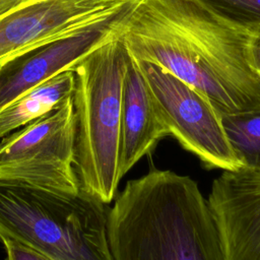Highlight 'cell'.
I'll return each instance as SVG.
<instances>
[{"instance_id":"obj_17","label":"cell","mask_w":260,"mask_h":260,"mask_svg":"<svg viewBox=\"0 0 260 260\" xmlns=\"http://www.w3.org/2000/svg\"><path fill=\"white\" fill-rule=\"evenodd\" d=\"M5 260H11V259H10V258H9V257H8V256H6V258H5Z\"/></svg>"},{"instance_id":"obj_9","label":"cell","mask_w":260,"mask_h":260,"mask_svg":"<svg viewBox=\"0 0 260 260\" xmlns=\"http://www.w3.org/2000/svg\"><path fill=\"white\" fill-rule=\"evenodd\" d=\"M207 203L222 260H260V170L222 171Z\"/></svg>"},{"instance_id":"obj_16","label":"cell","mask_w":260,"mask_h":260,"mask_svg":"<svg viewBox=\"0 0 260 260\" xmlns=\"http://www.w3.org/2000/svg\"><path fill=\"white\" fill-rule=\"evenodd\" d=\"M31 2L30 0H0V17L9 13L10 11Z\"/></svg>"},{"instance_id":"obj_15","label":"cell","mask_w":260,"mask_h":260,"mask_svg":"<svg viewBox=\"0 0 260 260\" xmlns=\"http://www.w3.org/2000/svg\"><path fill=\"white\" fill-rule=\"evenodd\" d=\"M251 52L254 61L255 68L260 76V25L253 27L252 41H251Z\"/></svg>"},{"instance_id":"obj_13","label":"cell","mask_w":260,"mask_h":260,"mask_svg":"<svg viewBox=\"0 0 260 260\" xmlns=\"http://www.w3.org/2000/svg\"><path fill=\"white\" fill-rule=\"evenodd\" d=\"M229 18L248 27L260 25V0H204Z\"/></svg>"},{"instance_id":"obj_12","label":"cell","mask_w":260,"mask_h":260,"mask_svg":"<svg viewBox=\"0 0 260 260\" xmlns=\"http://www.w3.org/2000/svg\"><path fill=\"white\" fill-rule=\"evenodd\" d=\"M221 123L244 168L260 170V111L224 115Z\"/></svg>"},{"instance_id":"obj_14","label":"cell","mask_w":260,"mask_h":260,"mask_svg":"<svg viewBox=\"0 0 260 260\" xmlns=\"http://www.w3.org/2000/svg\"><path fill=\"white\" fill-rule=\"evenodd\" d=\"M6 253L11 260H53L49 256L14 240H2Z\"/></svg>"},{"instance_id":"obj_11","label":"cell","mask_w":260,"mask_h":260,"mask_svg":"<svg viewBox=\"0 0 260 260\" xmlns=\"http://www.w3.org/2000/svg\"><path fill=\"white\" fill-rule=\"evenodd\" d=\"M75 73L65 70L0 109V139L60 106L73 95Z\"/></svg>"},{"instance_id":"obj_5","label":"cell","mask_w":260,"mask_h":260,"mask_svg":"<svg viewBox=\"0 0 260 260\" xmlns=\"http://www.w3.org/2000/svg\"><path fill=\"white\" fill-rule=\"evenodd\" d=\"M75 135V111L70 96L51 112L1 138L0 182L78 193Z\"/></svg>"},{"instance_id":"obj_3","label":"cell","mask_w":260,"mask_h":260,"mask_svg":"<svg viewBox=\"0 0 260 260\" xmlns=\"http://www.w3.org/2000/svg\"><path fill=\"white\" fill-rule=\"evenodd\" d=\"M129 53L119 35L73 67L76 119L74 170L80 189L109 204L120 175V133L124 78Z\"/></svg>"},{"instance_id":"obj_10","label":"cell","mask_w":260,"mask_h":260,"mask_svg":"<svg viewBox=\"0 0 260 260\" xmlns=\"http://www.w3.org/2000/svg\"><path fill=\"white\" fill-rule=\"evenodd\" d=\"M171 135L160 108L136 60L129 54L123 84L120 175L123 178L157 143Z\"/></svg>"},{"instance_id":"obj_2","label":"cell","mask_w":260,"mask_h":260,"mask_svg":"<svg viewBox=\"0 0 260 260\" xmlns=\"http://www.w3.org/2000/svg\"><path fill=\"white\" fill-rule=\"evenodd\" d=\"M113 260H222L217 230L197 182L150 168L109 207Z\"/></svg>"},{"instance_id":"obj_7","label":"cell","mask_w":260,"mask_h":260,"mask_svg":"<svg viewBox=\"0 0 260 260\" xmlns=\"http://www.w3.org/2000/svg\"><path fill=\"white\" fill-rule=\"evenodd\" d=\"M139 2L127 1L108 15L2 64L0 109L47 79L72 70L89 52L119 35L125 19Z\"/></svg>"},{"instance_id":"obj_18","label":"cell","mask_w":260,"mask_h":260,"mask_svg":"<svg viewBox=\"0 0 260 260\" xmlns=\"http://www.w3.org/2000/svg\"><path fill=\"white\" fill-rule=\"evenodd\" d=\"M127 1H141V0H127Z\"/></svg>"},{"instance_id":"obj_19","label":"cell","mask_w":260,"mask_h":260,"mask_svg":"<svg viewBox=\"0 0 260 260\" xmlns=\"http://www.w3.org/2000/svg\"><path fill=\"white\" fill-rule=\"evenodd\" d=\"M30 1H36V0H30Z\"/></svg>"},{"instance_id":"obj_8","label":"cell","mask_w":260,"mask_h":260,"mask_svg":"<svg viewBox=\"0 0 260 260\" xmlns=\"http://www.w3.org/2000/svg\"><path fill=\"white\" fill-rule=\"evenodd\" d=\"M127 0H36L0 17V66L37 46L70 34Z\"/></svg>"},{"instance_id":"obj_6","label":"cell","mask_w":260,"mask_h":260,"mask_svg":"<svg viewBox=\"0 0 260 260\" xmlns=\"http://www.w3.org/2000/svg\"><path fill=\"white\" fill-rule=\"evenodd\" d=\"M136 62L171 135L182 147L195 154L207 169L238 171L244 168L225 134L221 116L204 95L157 64Z\"/></svg>"},{"instance_id":"obj_1","label":"cell","mask_w":260,"mask_h":260,"mask_svg":"<svg viewBox=\"0 0 260 260\" xmlns=\"http://www.w3.org/2000/svg\"><path fill=\"white\" fill-rule=\"evenodd\" d=\"M252 32L204 0H141L119 36L134 59L161 66L224 116L260 111Z\"/></svg>"},{"instance_id":"obj_4","label":"cell","mask_w":260,"mask_h":260,"mask_svg":"<svg viewBox=\"0 0 260 260\" xmlns=\"http://www.w3.org/2000/svg\"><path fill=\"white\" fill-rule=\"evenodd\" d=\"M108 204L75 194L0 182V240H14L53 260H113Z\"/></svg>"}]
</instances>
